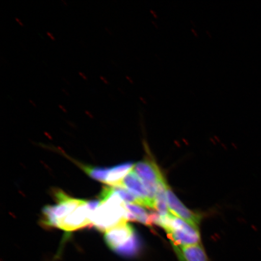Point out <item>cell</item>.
Segmentation results:
<instances>
[{
	"label": "cell",
	"instance_id": "9a60e30c",
	"mask_svg": "<svg viewBox=\"0 0 261 261\" xmlns=\"http://www.w3.org/2000/svg\"><path fill=\"white\" fill-rule=\"evenodd\" d=\"M80 74L81 75V76H83V77H84V79H85V80H87L86 77V76H84L83 74H81V73H80Z\"/></svg>",
	"mask_w": 261,
	"mask_h": 261
},
{
	"label": "cell",
	"instance_id": "8fae6325",
	"mask_svg": "<svg viewBox=\"0 0 261 261\" xmlns=\"http://www.w3.org/2000/svg\"><path fill=\"white\" fill-rule=\"evenodd\" d=\"M166 184L164 177L158 182L155 200V210L161 218H165L171 214L169 211L166 198Z\"/></svg>",
	"mask_w": 261,
	"mask_h": 261
},
{
	"label": "cell",
	"instance_id": "30bf717a",
	"mask_svg": "<svg viewBox=\"0 0 261 261\" xmlns=\"http://www.w3.org/2000/svg\"><path fill=\"white\" fill-rule=\"evenodd\" d=\"M135 166L132 162H126L110 168L106 184L112 187H122L123 179L133 171Z\"/></svg>",
	"mask_w": 261,
	"mask_h": 261
},
{
	"label": "cell",
	"instance_id": "7c38bea8",
	"mask_svg": "<svg viewBox=\"0 0 261 261\" xmlns=\"http://www.w3.org/2000/svg\"><path fill=\"white\" fill-rule=\"evenodd\" d=\"M126 207L128 211L127 215L128 221H138L146 226H152L151 214H148L144 208L138 204L129 203H126Z\"/></svg>",
	"mask_w": 261,
	"mask_h": 261
},
{
	"label": "cell",
	"instance_id": "9c48e42d",
	"mask_svg": "<svg viewBox=\"0 0 261 261\" xmlns=\"http://www.w3.org/2000/svg\"><path fill=\"white\" fill-rule=\"evenodd\" d=\"M173 249L179 261H210L201 243Z\"/></svg>",
	"mask_w": 261,
	"mask_h": 261
},
{
	"label": "cell",
	"instance_id": "5bb4252c",
	"mask_svg": "<svg viewBox=\"0 0 261 261\" xmlns=\"http://www.w3.org/2000/svg\"><path fill=\"white\" fill-rule=\"evenodd\" d=\"M116 193L120 196V197L126 203L138 204V201L132 192L124 187H113Z\"/></svg>",
	"mask_w": 261,
	"mask_h": 261
},
{
	"label": "cell",
	"instance_id": "277c9868",
	"mask_svg": "<svg viewBox=\"0 0 261 261\" xmlns=\"http://www.w3.org/2000/svg\"><path fill=\"white\" fill-rule=\"evenodd\" d=\"M56 205H47L42 210L41 223L45 227H57L58 222L83 204L86 200L69 197L61 190H55Z\"/></svg>",
	"mask_w": 261,
	"mask_h": 261
},
{
	"label": "cell",
	"instance_id": "7a4b0ae2",
	"mask_svg": "<svg viewBox=\"0 0 261 261\" xmlns=\"http://www.w3.org/2000/svg\"><path fill=\"white\" fill-rule=\"evenodd\" d=\"M104 239L111 250L125 257L138 255L141 248L138 234L135 228L128 223L120 224L106 231Z\"/></svg>",
	"mask_w": 261,
	"mask_h": 261
},
{
	"label": "cell",
	"instance_id": "4fadbf2b",
	"mask_svg": "<svg viewBox=\"0 0 261 261\" xmlns=\"http://www.w3.org/2000/svg\"><path fill=\"white\" fill-rule=\"evenodd\" d=\"M81 167L90 177L97 181L106 184L108 175L109 174V168L93 167L91 166L81 165Z\"/></svg>",
	"mask_w": 261,
	"mask_h": 261
},
{
	"label": "cell",
	"instance_id": "52a82bcc",
	"mask_svg": "<svg viewBox=\"0 0 261 261\" xmlns=\"http://www.w3.org/2000/svg\"><path fill=\"white\" fill-rule=\"evenodd\" d=\"M166 198L169 210L172 214L187 222L191 226L198 228L201 218L200 215L186 207L173 192L168 185L166 188Z\"/></svg>",
	"mask_w": 261,
	"mask_h": 261
},
{
	"label": "cell",
	"instance_id": "5b68a950",
	"mask_svg": "<svg viewBox=\"0 0 261 261\" xmlns=\"http://www.w3.org/2000/svg\"><path fill=\"white\" fill-rule=\"evenodd\" d=\"M133 171L138 175L155 204L158 182L163 177L158 166L151 160L146 159L136 163Z\"/></svg>",
	"mask_w": 261,
	"mask_h": 261
},
{
	"label": "cell",
	"instance_id": "ba28073f",
	"mask_svg": "<svg viewBox=\"0 0 261 261\" xmlns=\"http://www.w3.org/2000/svg\"><path fill=\"white\" fill-rule=\"evenodd\" d=\"M122 187L135 196L139 205L155 210V204L151 201L144 185L135 171H130L123 179Z\"/></svg>",
	"mask_w": 261,
	"mask_h": 261
},
{
	"label": "cell",
	"instance_id": "8992f818",
	"mask_svg": "<svg viewBox=\"0 0 261 261\" xmlns=\"http://www.w3.org/2000/svg\"><path fill=\"white\" fill-rule=\"evenodd\" d=\"M94 212L90 210L88 201H85L76 210L59 221L57 228L66 232H72L81 228L91 226Z\"/></svg>",
	"mask_w": 261,
	"mask_h": 261
},
{
	"label": "cell",
	"instance_id": "6da1fadb",
	"mask_svg": "<svg viewBox=\"0 0 261 261\" xmlns=\"http://www.w3.org/2000/svg\"><path fill=\"white\" fill-rule=\"evenodd\" d=\"M128 211L126 203L116 193L113 187H103L100 203L92 217V224L101 232L112 229L128 222Z\"/></svg>",
	"mask_w": 261,
	"mask_h": 261
},
{
	"label": "cell",
	"instance_id": "3957f363",
	"mask_svg": "<svg viewBox=\"0 0 261 261\" xmlns=\"http://www.w3.org/2000/svg\"><path fill=\"white\" fill-rule=\"evenodd\" d=\"M158 226L168 234L172 247H184L201 243L200 231L184 220L173 214L165 218L159 217Z\"/></svg>",
	"mask_w": 261,
	"mask_h": 261
}]
</instances>
